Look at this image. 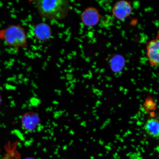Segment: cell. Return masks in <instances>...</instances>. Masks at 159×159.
<instances>
[{"instance_id":"obj_1","label":"cell","mask_w":159,"mask_h":159,"mask_svg":"<svg viewBox=\"0 0 159 159\" xmlns=\"http://www.w3.org/2000/svg\"><path fill=\"white\" fill-rule=\"evenodd\" d=\"M35 2L39 14L47 20L64 19L70 9L69 2L67 0H38Z\"/></svg>"},{"instance_id":"obj_2","label":"cell","mask_w":159,"mask_h":159,"mask_svg":"<svg viewBox=\"0 0 159 159\" xmlns=\"http://www.w3.org/2000/svg\"><path fill=\"white\" fill-rule=\"evenodd\" d=\"M0 39L17 51L20 48L27 47V35L25 29L20 25H9L1 30Z\"/></svg>"},{"instance_id":"obj_3","label":"cell","mask_w":159,"mask_h":159,"mask_svg":"<svg viewBox=\"0 0 159 159\" xmlns=\"http://www.w3.org/2000/svg\"><path fill=\"white\" fill-rule=\"evenodd\" d=\"M146 51L151 66L159 67V30L156 37L147 43Z\"/></svg>"},{"instance_id":"obj_4","label":"cell","mask_w":159,"mask_h":159,"mask_svg":"<svg viewBox=\"0 0 159 159\" xmlns=\"http://www.w3.org/2000/svg\"><path fill=\"white\" fill-rule=\"evenodd\" d=\"M133 7L130 2L120 1L116 2L112 8V13L116 19L124 20L132 13Z\"/></svg>"},{"instance_id":"obj_5","label":"cell","mask_w":159,"mask_h":159,"mask_svg":"<svg viewBox=\"0 0 159 159\" xmlns=\"http://www.w3.org/2000/svg\"><path fill=\"white\" fill-rule=\"evenodd\" d=\"M101 16L98 10L94 7L85 9L81 15V19L83 25L87 27H94L98 24Z\"/></svg>"},{"instance_id":"obj_6","label":"cell","mask_w":159,"mask_h":159,"mask_svg":"<svg viewBox=\"0 0 159 159\" xmlns=\"http://www.w3.org/2000/svg\"><path fill=\"white\" fill-rule=\"evenodd\" d=\"M39 122V115L33 111L25 113L21 119L22 126L23 129L29 132L35 130L38 127Z\"/></svg>"},{"instance_id":"obj_7","label":"cell","mask_w":159,"mask_h":159,"mask_svg":"<svg viewBox=\"0 0 159 159\" xmlns=\"http://www.w3.org/2000/svg\"><path fill=\"white\" fill-rule=\"evenodd\" d=\"M52 30L49 25L44 22L38 24L33 29L34 35L38 40H48L52 35Z\"/></svg>"},{"instance_id":"obj_8","label":"cell","mask_w":159,"mask_h":159,"mask_svg":"<svg viewBox=\"0 0 159 159\" xmlns=\"http://www.w3.org/2000/svg\"><path fill=\"white\" fill-rule=\"evenodd\" d=\"M144 130L152 138H159V119L152 118L148 119L145 124Z\"/></svg>"},{"instance_id":"obj_9","label":"cell","mask_w":159,"mask_h":159,"mask_svg":"<svg viewBox=\"0 0 159 159\" xmlns=\"http://www.w3.org/2000/svg\"><path fill=\"white\" fill-rule=\"evenodd\" d=\"M109 62L111 68L115 72H119L122 70L125 65L124 57L119 55H115L111 57Z\"/></svg>"},{"instance_id":"obj_10","label":"cell","mask_w":159,"mask_h":159,"mask_svg":"<svg viewBox=\"0 0 159 159\" xmlns=\"http://www.w3.org/2000/svg\"><path fill=\"white\" fill-rule=\"evenodd\" d=\"M0 87H1V85H0ZM1 94H0V105H1Z\"/></svg>"},{"instance_id":"obj_11","label":"cell","mask_w":159,"mask_h":159,"mask_svg":"<svg viewBox=\"0 0 159 159\" xmlns=\"http://www.w3.org/2000/svg\"><path fill=\"white\" fill-rule=\"evenodd\" d=\"M33 159L32 158H27V159Z\"/></svg>"}]
</instances>
